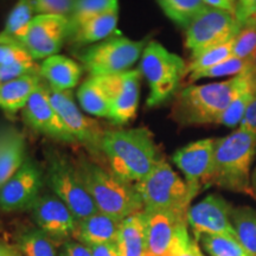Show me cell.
Returning a JSON list of instances; mask_svg holds the SVG:
<instances>
[{
    "instance_id": "cell-1",
    "label": "cell",
    "mask_w": 256,
    "mask_h": 256,
    "mask_svg": "<svg viewBox=\"0 0 256 256\" xmlns=\"http://www.w3.org/2000/svg\"><path fill=\"white\" fill-rule=\"evenodd\" d=\"M252 86L248 72L228 81L191 84L174 96L171 118L180 126L218 124L230 104Z\"/></svg>"
},
{
    "instance_id": "cell-2",
    "label": "cell",
    "mask_w": 256,
    "mask_h": 256,
    "mask_svg": "<svg viewBox=\"0 0 256 256\" xmlns=\"http://www.w3.org/2000/svg\"><path fill=\"white\" fill-rule=\"evenodd\" d=\"M101 153L115 176L133 184L145 179L164 160L146 128L104 130Z\"/></svg>"
},
{
    "instance_id": "cell-3",
    "label": "cell",
    "mask_w": 256,
    "mask_h": 256,
    "mask_svg": "<svg viewBox=\"0 0 256 256\" xmlns=\"http://www.w3.org/2000/svg\"><path fill=\"white\" fill-rule=\"evenodd\" d=\"M86 188L100 212L124 220L144 210L136 184L124 180L110 170L80 156L75 160Z\"/></svg>"
},
{
    "instance_id": "cell-4",
    "label": "cell",
    "mask_w": 256,
    "mask_h": 256,
    "mask_svg": "<svg viewBox=\"0 0 256 256\" xmlns=\"http://www.w3.org/2000/svg\"><path fill=\"white\" fill-rule=\"evenodd\" d=\"M256 156V134L238 128L215 142L211 185L252 196L250 168Z\"/></svg>"
},
{
    "instance_id": "cell-5",
    "label": "cell",
    "mask_w": 256,
    "mask_h": 256,
    "mask_svg": "<svg viewBox=\"0 0 256 256\" xmlns=\"http://www.w3.org/2000/svg\"><path fill=\"white\" fill-rule=\"evenodd\" d=\"M186 68L182 57L170 52L158 42L147 43L140 60V72L150 86L147 106L156 107L174 98Z\"/></svg>"
},
{
    "instance_id": "cell-6",
    "label": "cell",
    "mask_w": 256,
    "mask_h": 256,
    "mask_svg": "<svg viewBox=\"0 0 256 256\" xmlns=\"http://www.w3.org/2000/svg\"><path fill=\"white\" fill-rule=\"evenodd\" d=\"M44 177L52 194L66 204L78 220L98 211L86 188L75 160L56 150H48Z\"/></svg>"
},
{
    "instance_id": "cell-7",
    "label": "cell",
    "mask_w": 256,
    "mask_h": 256,
    "mask_svg": "<svg viewBox=\"0 0 256 256\" xmlns=\"http://www.w3.org/2000/svg\"><path fill=\"white\" fill-rule=\"evenodd\" d=\"M145 211H174L188 214L197 192L188 186L168 164L162 160L145 179L136 184Z\"/></svg>"
},
{
    "instance_id": "cell-8",
    "label": "cell",
    "mask_w": 256,
    "mask_h": 256,
    "mask_svg": "<svg viewBox=\"0 0 256 256\" xmlns=\"http://www.w3.org/2000/svg\"><path fill=\"white\" fill-rule=\"evenodd\" d=\"M146 40H132L110 37L76 54L90 76H110L126 72L142 55Z\"/></svg>"
},
{
    "instance_id": "cell-9",
    "label": "cell",
    "mask_w": 256,
    "mask_h": 256,
    "mask_svg": "<svg viewBox=\"0 0 256 256\" xmlns=\"http://www.w3.org/2000/svg\"><path fill=\"white\" fill-rule=\"evenodd\" d=\"M147 238L144 256H177L190 244L188 214L174 211H145Z\"/></svg>"
},
{
    "instance_id": "cell-10",
    "label": "cell",
    "mask_w": 256,
    "mask_h": 256,
    "mask_svg": "<svg viewBox=\"0 0 256 256\" xmlns=\"http://www.w3.org/2000/svg\"><path fill=\"white\" fill-rule=\"evenodd\" d=\"M241 30L235 14L206 6L186 28L185 46L196 57L210 48L228 43Z\"/></svg>"
},
{
    "instance_id": "cell-11",
    "label": "cell",
    "mask_w": 256,
    "mask_h": 256,
    "mask_svg": "<svg viewBox=\"0 0 256 256\" xmlns=\"http://www.w3.org/2000/svg\"><path fill=\"white\" fill-rule=\"evenodd\" d=\"M48 95L54 108L68 128L75 142L88 148L92 154L101 153V140L104 130L95 120L84 116L74 101L70 90H60L46 83Z\"/></svg>"
},
{
    "instance_id": "cell-12",
    "label": "cell",
    "mask_w": 256,
    "mask_h": 256,
    "mask_svg": "<svg viewBox=\"0 0 256 256\" xmlns=\"http://www.w3.org/2000/svg\"><path fill=\"white\" fill-rule=\"evenodd\" d=\"M46 177L36 162L26 159L16 174L0 188V210H30L43 194Z\"/></svg>"
},
{
    "instance_id": "cell-13",
    "label": "cell",
    "mask_w": 256,
    "mask_h": 256,
    "mask_svg": "<svg viewBox=\"0 0 256 256\" xmlns=\"http://www.w3.org/2000/svg\"><path fill=\"white\" fill-rule=\"evenodd\" d=\"M110 102V120L115 124H126L136 114L140 96L139 69L110 76H96Z\"/></svg>"
},
{
    "instance_id": "cell-14",
    "label": "cell",
    "mask_w": 256,
    "mask_h": 256,
    "mask_svg": "<svg viewBox=\"0 0 256 256\" xmlns=\"http://www.w3.org/2000/svg\"><path fill=\"white\" fill-rule=\"evenodd\" d=\"M69 18L54 14H37L32 19L24 46L32 58L46 60L57 55L64 42L69 40Z\"/></svg>"
},
{
    "instance_id": "cell-15",
    "label": "cell",
    "mask_w": 256,
    "mask_h": 256,
    "mask_svg": "<svg viewBox=\"0 0 256 256\" xmlns=\"http://www.w3.org/2000/svg\"><path fill=\"white\" fill-rule=\"evenodd\" d=\"M232 211L230 204L220 194H209L188 208V224L196 241L204 234L232 236L236 238L232 222Z\"/></svg>"
},
{
    "instance_id": "cell-16",
    "label": "cell",
    "mask_w": 256,
    "mask_h": 256,
    "mask_svg": "<svg viewBox=\"0 0 256 256\" xmlns=\"http://www.w3.org/2000/svg\"><path fill=\"white\" fill-rule=\"evenodd\" d=\"M215 142L214 139L198 140L178 150L172 156L185 176L188 186L197 194L211 185L215 166Z\"/></svg>"
},
{
    "instance_id": "cell-17",
    "label": "cell",
    "mask_w": 256,
    "mask_h": 256,
    "mask_svg": "<svg viewBox=\"0 0 256 256\" xmlns=\"http://www.w3.org/2000/svg\"><path fill=\"white\" fill-rule=\"evenodd\" d=\"M30 210L36 226L55 242L63 243L72 238L78 220L55 194H42Z\"/></svg>"
},
{
    "instance_id": "cell-18",
    "label": "cell",
    "mask_w": 256,
    "mask_h": 256,
    "mask_svg": "<svg viewBox=\"0 0 256 256\" xmlns=\"http://www.w3.org/2000/svg\"><path fill=\"white\" fill-rule=\"evenodd\" d=\"M23 118L25 124L38 133L62 142H76L51 104L46 82H42L28 98Z\"/></svg>"
},
{
    "instance_id": "cell-19",
    "label": "cell",
    "mask_w": 256,
    "mask_h": 256,
    "mask_svg": "<svg viewBox=\"0 0 256 256\" xmlns=\"http://www.w3.org/2000/svg\"><path fill=\"white\" fill-rule=\"evenodd\" d=\"M121 226L122 220L98 211L76 222L72 238L87 246L118 242Z\"/></svg>"
},
{
    "instance_id": "cell-20",
    "label": "cell",
    "mask_w": 256,
    "mask_h": 256,
    "mask_svg": "<svg viewBox=\"0 0 256 256\" xmlns=\"http://www.w3.org/2000/svg\"><path fill=\"white\" fill-rule=\"evenodd\" d=\"M26 160V142L14 128L0 130V188Z\"/></svg>"
},
{
    "instance_id": "cell-21",
    "label": "cell",
    "mask_w": 256,
    "mask_h": 256,
    "mask_svg": "<svg viewBox=\"0 0 256 256\" xmlns=\"http://www.w3.org/2000/svg\"><path fill=\"white\" fill-rule=\"evenodd\" d=\"M40 75L51 87L60 90H70L80 82L82 68L68 57L54 55L40 64Z\"/></svg>"
},
{
    "instance_id": "cell-22",
    "label": "cell",
    "mask_w": 256,
    "mask_h": 256,
    "mask_svg": "<svg viewBox=\"0 0 256 256\" xmlns=\"http://www.w3.org/2000/svg\"><path fill=\"white\" fill-rule=\"evenodd\" d=\"M43 82L40 74H30L0 84V108L6 113L23 110L28 98Z\"/></svg>"
},
{
    "instance_id": "cell-23",
    "label": "cell",
    "mask_w": 256,
    "mask_h": 256,
    "mask_svg": "<svg viewBox=\"0 0 256 256\" xmlns=\"http://www.w3.org/2000/svg\"><path fill=\"white\" fill-rule=\"evenodd\" d=\"M147 238V214L145 210L127 217L118 238L120 256H144Z\"/></svg>"
},
{
    "instance_id": "cell-24",
    "label": "cell",
    "mask_w": 256,
    "mask_h": 256,
    "mask_svg": "<svg viewBox=\"0 0 256 256\" xmlns=\"http://www.w3.org/2000/svg\"><path fill=\"white\" fill-rule=\"evenodd\" d=\"M118 17H119V8L110 10L96 16L74 32L68 40L75 46H86V44H95L98 42L107 40L115 31Z\"/></svg>"
},
{
    "instance_id": "cell-25",
    "label": "cell",
    "mask_w": 256,
    "mask_h": 256,
    "mask_svg": "<svg viewBox=\"0 0 256 256\" xmlns=\"http://www.w3.org/2000/svg\"><path fill=\"white\" fill-rule=\"evenodd\" d=\"M34 0H19L10 12L5 28L0 32V40L23 44L32 19L34 18Z\"/></svg>"
},
{
    "instance_id": "cell-26",
    "label": "cell",
    "mask_w": 256,
    "mask_h": 256,
    "mask_svg": "<svg viewBox=\"0 0 256 256\" xmlns=\"http://www.w3.org/2000/svg\"><path fill=\"white\" fill-rule=\"evenodd\" d=\"M80 106L87 113L100 118L110 116V102L96 76H90L78 90Z\"/></svg>"
},
{
    "instance_id": "cell-27",
    "label": "cell",
    "mask_w": 256,
    "mask_h": 256,
    "mask_svg": "<svg viewBox=\"0 0 256 256\" xmlns=\"http://www.w3.org/2000/svg\"><path fill=\"white\" fill-rule=\"evenodd\" d=\"M232 222L236 238L252 256H256V210L248 206L235 208Z\"/></svg>"
},
{
    "instance_id": "cell-28",
    "label": "cell",
    "mask_w": 256,
    "mask_h": 256,
    "mask_svg": "<svg viewBox=\"0 0 256 256\" xmlns=\"http://www.w3.org/2000/svg\"><path fill=\"white\" fill-rule=\"evenodd\" d=\"M158 2L172 22L185 28L206 8L204 0H158Z\"/></svg>"
},
{
    "instance_id": "cell-29",
    "label": "cell",
    "mask_w": 256,
    "mask_h": 256,
    "mask_svg": "<svg viewBox=\"0 0 256 256\" xmlns=\"http://www.w3.org/2000/svg\"><path fill=\"white\" fill-rule=\"evenodd\" d=\"M18 248L24 256H58L55 241L40 228L22 234L18 238Z\"/></svg>"
},
{
    "instance_id": "cell-30",
    "label": "cell",
    "mask_w": 256,
    "mask_h": 256,
    "mask_svg": "<svg viewBox=\"0 0 256 256\" xmlns=\"http://www.w3.org/2000/svg\"><path fill=\"white\" fill-rule=\"evenodd\" d=\"M114 8H119L118 0H78V4L75 6L72 17L69 18V37L92 18Z\"/></svg>"
},
{
    "instance_id": "cell-31",
    "label": "cell",
    "mask_w": 256,
    "mask_h": 256,
    "mask_svg": "<svg viewBox=\"0 0 256 256\" xmlns=\"http://www.w3.org/2000/svg\"><path fill=\"white\" fill-rule=\"evenodd\" d=\"M198 241L210 256H252L235 238L224 235H202Z\"/></svg>"
},
{
    "instance_id": "cell-32",
    "label": "cell",
    "mask_w": 256,
    "mask_h": 256,
    "mask_svg": "<svg viewBox=\"0 0 256 256\" xmlns=\"http://www.w3.org/2000/svg\"><path fill=\"white\" fill-rule=\"evenodd\" d=\"M232 56V40L228 42V43L220 44V46L210 48L203 52H200V55L191 60V62L188 63L186 72L196 74L203 70H206L211 68V66H216L223 60H228L229 57Z\"/></svg>"
},
{
    "instance_id": "cell-33",
    "label": "cell",
    "mask_w": 256,
    "mask_h": 256,
    "mask_svg": "<svg viewBox=\"0 0 256 256\" xmlns=\"http://www.w3.org/2000/svg\"><path fill=\"white\" fill-rule=\"evenodd\" d=\"M249 70V60L238 58V57L232 56L228 60H223L211 68L203 70V72L191 74L190 82L198 81L202 78H222V76L229 75H241V74L247 72Z\"/></svg>"
},
{
    "instance_id": "cell-34",
    "label": "cell",
    "mask_w": 256,
    "mask_h": 256,
    "mask_svg": "<svg viewBox=\"0 0 256 256\" xmlns=\"http://www.w3.org/2000/svg\"><path fill=\"white\" fill-rule=\"evenodd\" d=\"M252 76V75H250ZM252 81H254V86L250 89H248L247 92H242L241 95L234 100L226 110L224 112L218 120V124H222L226 127H236L240 126L241 121L244 116L246 112H247L249 104H252V98L256 96V78L252 76Z\"/></svg>"
},
{
    "instance_id": "cell-35",
    "label": "cell",
    "mask_w": 256,
    "mask_h": 256,
    "mask_svg": "<svg viewBox=\"0 0 256 256\" xmlns=\"http://www.w3.org/2000/svg\"><path fill=\"white\" fill-rule=\"evenodd\" d=\"M256 50V22L241 26L232 40V56L249 60Z\"/></svg>"
},
{
    "instance_id": "cell-36",
    "label": "cell",
    "mask_w": 256,
    "mask_h": 256,
    "mask_svg": "<svg viewBox=\"0 0 256 256\" xmlns=\"http://www.w3.org/2000/svg\"><path fill=\"white\" fill-rule=\"evenodd\" d=\"M78 0H34V14L72 17Z\"/></svg>"
},
{
    "instance_id": "cell-37",
    "label": "cell",
    "mask_w": 256,
    "mask_h": 256,
    "mask_svg": "<svg viewBox=\"0 0 256 256\" xmlns=\"http://www.w3.org/2000/svg\"><path fill=\"white\" fill-rule=\"evenodd\" d=\"M34 62L23 44L0 40V66Z\"/></svg>"
},
{
    "instance_id": "cell-38",
    "label": "cell",
    "mask_w": 256,
    "mask_h": 256,
    "mask_svg": "<svg viewBox=\"0 0 256 256\" xmlns=\"http://www.w3.org/2000/svg\"><path fill=\"white\" fill-rule=\"evenodd\" d=\"M30 74H40V66L34 62L2 64L0 66V84Z\"/></svg>"
},
{
    "instance_id": "cell-39",
    "label": "cell",
    "mask_w": 256,
    "mask_h": 256,
    "mask_svg": "<svg viewBox=\"0 0 256 256\" xmlns=\"http://www.w3.org/2000/svg\"><path fill=\"white\" fill-rule=\"evenodd\" d=\"M235 17L241 26L256 22V0H236Z\"/></svg>"
},
{
    "instance_id": "cell-40",
    "label": "cell",
    "mask_w": 256,
    "mask_h": 256,
    "mask_svg": "<svg viewBox=\"0 0 256 256\" xmlns=\"http://www.w3.org/2000/svg\"><path fill=\"white\" fill-rule=\"evenodd\" d=\"M58 256H92V254L88 246L70 238L62 243Z\"/></svg>"
},
{
    "instance_id": "cell-41",
    "label": "cell",
    "mask_w": 256,
    "mask_h": 256,
    "mask_svg": "<svg viewBox=\"0 0 256 256\" xmlns=\"http://www.w3.org/2000/svg\"><path fill=\"white\" fill-rule=\"evenodd\" d=\"M240 128L256 134V96L249 104L248 110L240 124Z\"/></svg>"
},
{
    "instance_id": "cell-42",
    "label": "cell",
    "mask_w": 256,
    "mask_h": 256,
    "mask_svg": "<svg viewBox=\"0 0 256 256\" xmlns=\"http://www.w3.org/2000/svg\"><path fill=\"white\" fill-rule=\"evenodd\" d=\"M87 246V244H86ZM92 256H120L118 242L101 243V244H89Z\"/></svg>"
},
{
    "instance_id": "cell-43",
    "label": "cell",
    "mask_w": 256,
    "mask_h": 256,
    "mask_svg": "<svg viewBox=\"0 0 256 256\" xmlns=\"http://www.w3.org/2000/svg\"><path fill=\"white\" fill-rule=\"evenodd\" d=\"M204 4L209 8L223 10V11L235 14L236 0H204Z\"/></svg>"
},
{
    "instance_id": "cell-44",
    "label": "cell",
    "mask_w": 256,
    "mask_h": 256,
    "mask_svg": "<svg viewBox=\"0 0 256 256\" xmlns=\"http://www.w3.org/2000/svg\"><path fill=\"white\" fill-rule=\"evenodd\" d=\"M177 256H204L203 252H200V247H198L196 240H192L190 244L186 248L183 249Z\"/></svg>"
},
{
    "instance_id": "cell-45",
    "label": "cell",
    "mask_w": 256,
    "mask_h": 256,
    "mask_svg": "<svg viewBox=\"0 0 256 256\" xmlns=\"http://www.w3.org/2000/svg\"><path fill=\"white\" fill-rule=\"evenodd\" d=\"M0 256H22V252L8 246L0 244Z\"/></svg>"
},
{
    "instance_id": "cell-46",
    "label": "cell",
    "mask_w": 256,
    "mask_h": 256,
    "mask_svg": "<svg viewBox=\"0 0 256 256\" xmlns=\"http://www.w3.org/2000/svg\"><path fill=\"white\" fill-rule=\"evenodd\" d=\"M248 72L250 74L252 78H256V50L255 52L252 54V56L249 60V70Z\"/></svg>"
},
{
    "instance_id": "cell-47",
    "label": "cell",
    "mask_w": 256,
    "mask_h": 256,
    "mask_svg": "<svg viewBox=\"0 0 256 256\" xmlns=\"http://www.w3.org/2000/svg\"><path fill=\"white\" fill-rule=\"evenodd\" d=\"M250 188H252V196L256 200V168L252 172L250 178Z\"/></svg>"
}]
</instances>
